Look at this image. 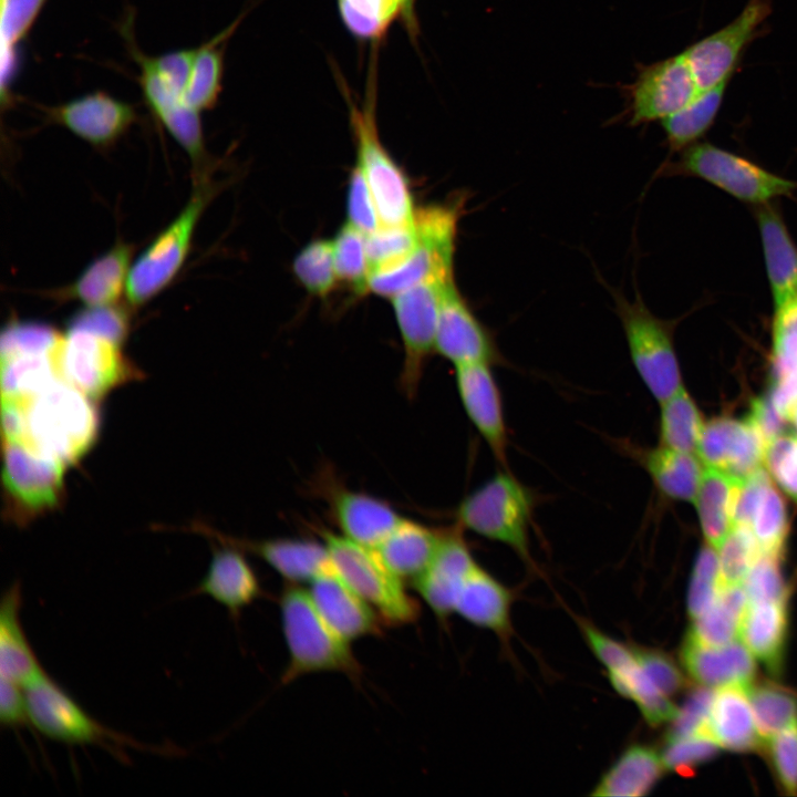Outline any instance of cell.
Segmentation results:
<instances>
[{"label":"cell","mask_w":797,"mask_h":797,"mask_svg":"<svg viewBox=\"0 0 797 797\" xmlns=\"http://www.w3.org/2000/svg\"><path fill=\"white\" fill-rule=\"evenodd\" d=\"M21 401L24 435L20 442L66 466L76 464L95 444L100 416L94 400L64 380Z\"/></svg>","instance_id":"1"},{"label":"cell","mask_w":797,"mask_h":797,"mask_svg":"<svg viewBox=\"0 0 797 797\" xmlns=\"http://www.w3.org/2000/svg\"><path fill=\"white\" fill-rule=\"evenodd\" d=\"M536 504L532 490L510 469L500 468L460 501L456 526L507 546L534 569L530 530Z\"/></svg>","instance_id":"2"},{"label":"cell","mask_w":797,"mask_h":797,"mask_svg":"<svg viewBox=\"0 0 797 797\" xmlns=\"http://www.w3.org/2000/svg\"><path fill=\"white\" fill-rule=\"evenodd\" d=\"M279 607L289 655L282 683L320 672H339L351 679L360 675L350 642L323 619L308 589L290 583L280 596Z\"/></svg>","instance_id":"3"},{"label":"cell","mask_w":797,"mask_h":797,"mask_svg":"<svg viewBox=\"0 0 797 797\" xmlns=\"http://www.w3.org/2000/svg\"><path fill=\"white\" fill-rule=\"evenodd\" d=\"M375 80V69L372 66L366 97L361 104L352 99L345 82L341 81L355 142V164L362 169L369 183L381 226L408 225L414 222L416 208L405 173L391 156L379 135Z\"/></svg>","instance_id":"4"},{"label":"cell","mask_w":797,"mask_h":797,"mask_svg":"<svg viewBox=\"0 0 797 797\" xmlns=\"http://www.w3.org/2000/svg\"><path fill=\"white\" fill-rule=\"evenodd\" d=\"M194 180L193 193L179 214L133 260L125 290L131 307L148 303L173 282L183 268L195 229L216 193L208 174Z\"/></svg>","instance_id":"5"},{"label":"cell","mask_w":797,"mask_h":797,"mask_svg":"<svg viewBox=\"0 0 797 797\" xmlns=\"http://www.w3.org/2000/svg\"><path fill=\"white\" fill-rule=\"evenodd\" d=\"M462 203L436 204L416 209L417 244L397 265L373 272L369 291L393 298L433 277L454 273L455 241Z\"/></svg>","instance_id":"6"},{"label":"cell","mask_w":797,"mask_h":797,"mask_svg":"<svg viewBox=\"0 0 797 797\" xmlns=\"http://www.w3.org/2000/svg\"><path fill=\"white\" fill-rule=\"evenodd\" d=\"M320 535L332 569L375 610L383 623L404 625L417 619V601L374 548L328 530H320Z\"/></svg>","instance_id":"7"},{"label":"cell","mask_w":797,"mask_h":797,"mask_svg":"<svg viewBox=\"0 0 797 797\" xmlns=\"http://www.w3.org/2000/svg\"><path fill=\"white\" fill-rule=\"evenodd\" d=\"M611 292L631 362L645 387L661 403L682 386L672 324L653 314L639 294L629 300L621 292L613 289Z\"/></svg>","instance_id":"8"},{"label":"cell","mask_w":797,"mask_h":797,"mask_svg":"<svg viewBox=\"0 0 797 797\" xmlns=\"http://www.w3.org/2000/svg\"><path fill=\"white\" fill-rule=\"evenodd\" d=\"M123 344L90 329L68 324L56 346L61 377L94 401L142 377Z\"/></svg>","instance_id":"9"},{"label":"cell","mask_w":797,"mask_h":797,"mask_svg":"<svg viewBox=\"0 0 797 797\" xmlns=\"http://www.w3.org/2000/svg\"><path fill=\"white\" fill-rule=\"evenodd\" d=\"M2 441V485L9 519L27 524L61 505L66 465L23 442Z\"/></svg>","instance_id":"10"},{"label":"cell","mask_w":797,"mask_h":797,"mask_svg":"<svg viewBox=\"0 0 797 797\" xmlns=\"http://www.w3.org/2000/svg\"><path fill=\"white\" fill-rule=\"evenodd\" d=\"M132 20V15H127L118 28L128 54L138 68L136 82L139 85L144 103L152 116L187 154L194 168V178L206 175L208 174V159L200 113L184 102L182 90L172 86L156 73L147 54L135 42Z\"/></svg>","instance_id":"11"},{"label":"cell","mask_w":797,"mask_h":797,"mask_svg":"<svg viewBox=\"0 0 797 797\" xmlns=\"http://www.w3.org/2000/svg\"><path fill=\"white\" fill-rule=\"evenodd\" d=\"M453 279L454 273L433 277L391 298L403 343L398 383L407 398L415 397L425 364L435 351L441 301Z\"/></svg>","instance_id":"12"},{"label":"cell","mask_w":797,"mask_h":797,"mask_svg":"<svg viewBox=\"0 0 797 797\" xmlns=\"http://www.w3.org/2000/svg\"><path fill=\"white\" fill-rule=\"evenodd\" d=\"M679 168L706 180L738 200L765 205L790 195L797 183L708 143H694L683 149Z\"/></svg>","instance_id":"13"},{"label":"cell","mask_w":797,"mask_h":797,"mask_svg":"<svg viewBox=\"0 0 797 797\" xmlns=\"http://www.w3.org/2000/svg\"><path fill=\"white\" fill-rule=\"evenodd\" d=\"M29 722L45 737L69 745H125L126 738L87 714L46 673L24 686Z\"/></svg>","instance_id":"14"},{"label":"cell","mask_w":797,"mask_h":797,"mask_svg":"<svg viewBox=\"0 0 797 797\" xmlns=\"http://www.w3.org/2000/svg\"><path fill=\"white\" fill-rule=\"evenodd\" d=\"M770 12V0H749L732 22L683 51L700 91L731 79Z\"/></svg>","instance_id":"15"},{"label":"cell","mask_w":797,"mask_h":797,"mask_svg":"<svg viewBox=\"0 0 797 797\" xmlns=\"http://www.w3.org/2000/svg\"><path fill=\"white\" fill-rule=\"evenodd\" d=\"M39 108L46 122L64 127L97 149L114 146L138 118L134 105L100 90Z\"/></svg>","instance_id":"16"},{"label":"cell","mask_w":797,"mask_h":797,"mask_svg":"<svg viewBox=\"0 0 797 797\" xmlns=\"http://www.w3.org/2000/svg\"><path fill=\"white\" fill-rule=\"evenodd\" d=\"M700 92L683 52L643 66L629 86V123L641 125L663 121Z\"/></svg>","instance_id":"17"},{"label":"cell","mask_w":797,"mask_h":797,"mask_svg":"<svg viewBox=\"0 0 797 797\" xmlns=\"http://www.w3.org/2000/svg\"><path fill=\"white\" fill-rule=\"evenodd\" d=\"M435 352L455 366L504 362L486 327L474 314L457 289L455 279L445 287L436 329Z\"/></svg>","instance_id":"18"},{"label":"cell","mask_w":797,"mask_h":797,"mask_svg":"<svg viewBox=\"0 0 797 797\" xmlns=\"http://www.w3.org/2000/svg\"><path fill=\"white\" fill-rule=\"evenodd\" d=\"M455 369L457 393L468 420L498 465L509 469L508 428L500 389L491 365L469 363Z\"/></svg>","instance_id":"19"},{"label":"cell","mask_w":797,"mask_h":797,"mask_svg":"<svg viewBox=\"0 0 797 797\" xmlns=\"http://www.w3.org/2000/svg\"><path fill=\"white\" fill-rule=\"evenodd\" d=\"M766 442L746 418L718 416L704 424L696 452L706 467L744 479L760 468Z\"/></svg>","instance_id":"20"},{"label":"cell","mask_w":797,"mask_h":797,"mask_svg":"<svg viewBox=\"0 0 797 797\" xmlns=\"http://www.w3.org/2000/svg\"><path fill=\"white\" fill-rule=\"evenodd\" d=\"M463 531L456 525L451 530L443 531L429 566L412 582L418 596L441 619L454 613L460 589L477 563Z\"/></svg>","instance_id":"21"},{"label":"cell","mask_w":797,"mask_h":797,"mask_svg":"<svg viewBox=\"0 0 797 797\" xmlns=\"http://www.w3.org/2000/svg\"><path fill=\"white\" fill-rule=\"evenodd\" d=\"M190 529L257 556L284 580L293 584L310 582L330 567L328 550L322 540L321 542L286 538L244 540L225 536L199 522L193 524Z\"/></svg>","instance_id":"22"},{"label":"cell","mask_w":797,"mask_h":797,"mask_svg":"<svg viewBox=\"0 0 797 797\" xmlns=\"http://www.w3.org/2000/svg\"><path fill=\"white\" fill-rule=\"evenodd\" d=\"M308 592L323 619L348 642L380 633L379 614L331 565L309 582Z\"/></svg>","instance_id":"23"},{"label":"cell","mask_w":797,"mask_h":797,"mask_svg":"<svg viewBox=\"0 0 797 797\" xmlns=\"http://www.w3.org/2000/svg\"><path fill=\"white\" fill-rule=\"evenodd\" d=\"M613 445L640 464L664 496L695 501L703 473L693 453L680 452L662 444L645 448L628 438L613 441Z\"/></svg>","instance_id":"24"},{"label":"cell","mask_w":797,"mask_h":797,"mask_svg":"<svg viewBox=\"0 0 797 797\" xmlns=\"http://www.w3.org/2000/svg\"><path fill=\"white\" fill-rule=\"evenodd\" d=\"M215 548L208 569L195 589L237 618L261 594L259 579L242 550L226 544Z\"/></svg>","instance_id":"25"},{"label":"cell","mask_w":797,"mask_h":797,"mask_svg":"<svg viewBox=\"0 0 797 797\" xmlns=\"http://www.w3.org/2000/svg\"><path fill=\"white\" fill-rule=\"evenodd\" d=\"M133 262V247L117 242L95 258L70 284L56 291L60 300L81 303L86 309L116 306L125 294Z\"/></svg>","instance_id":"26"},{"label":"cell","mask_w":797,"mask_h":797,"mask_svg":"<svg viewBox=\"0 0 797 797\" xmlns=\"http://www.w3.org/2000/svg\"><path fill=\"white\" fill-rule=\"evenodd\" d=\"M680 655L685 672L701 686H748L755 674L754 656L742 641L713 646L686 634Z\"/></svg>","instance_id":"27"},{"label":"cell","mask_w":797,"mask_h":797,"mask_svg":"<svg viewBox=\"0 0 797 797\" xmlns=\"http://www.w3.org/2000/svg\"><path fill=\"white\" fill-rule=\"evenodd\" d=\"M331 508L340 534L370 548H376L403 518L385 501L344 488L333 491Z\"/></svg>","instance_id":"28"},{"label":"cell","mask_w":797,"mask_h":797,"mask_svg":"<svg viewBox=\"0 0 797 797\" xmlns=\"http://www.w3.org/2000/svg\"><path fill=\"white\" fill-rule=\"evenodd\" d=\"M757 224L776 311L797 296V247L780 214L768 204L759 206Z\"/></svg>","instance_id":"29"},{"label":"cell","mask_w":797,"mask_h":797,"mask_svg":"<svg viewBox=\"0 0 797 797\" xmlns=\"http://www.w3.org/2000/svg\"><path fill=\"white\" fill-rule=\"evenodd\" d=\"M748 686L725 685L713 694L706 733L721 748L751 752L762 745Z\"/></svg>","instance_id":"30"},{"label":"cell","mask_w":797,"mask_h":797,"mask_svg":"<svg viewBox=\"0 0 797 797\" xmlns=\"http://www.w3.org/2000/svg\"><path fill=\"white\" fill-rule=\"evenodd\" d=\"M511 603L510 590L476 563L460 589L454 613L507 639L511 632Z\"/></svg>","instance_id":"31"},{"label":"cell","mask_w":797,"mask_h":797,"mask_svg":"<svg viewBox=\"0 0 797 797\" xmlns=\"http://www.w3.org/2000/svg\"><path fill=\"white\" fill-rule=\"evenodd\" d=\"M788 598L748 602L738 636L753 656L774 675L782 672L788 633Z\"/></svg>","instance_id":"32"},{"label":"cell","mask_w":797,"mask_h":797,"mask_svg":"<svg viewBox=\"0 0 797 797\" xmlns=\"http://www.w3.org/2000/svg\"><path fill=\"white\" fill-rule=\"evenodd\" d=\"M21 587L13 583L0 603V676L27 686L45 674L20 620Z\"/></svg>","instance_id":"33"},{"label":"cell","mask_w":797,"mask_h":797,"mask_svg":"<svg viewBox=\"0 0 797 797\" xmlns=\"http://www.w3.org/2000/svg\"><path fill=\"white\" fill-rule=\"evenodd\" d=\"M443 532L402 518L374 548L385 566L403 581H415L429 566Z\"/></svg>","instance_id":"34"},{"label":"cell","mask_w":797,"mask_h":797,"mask_svg":"<svg viewBox=\"0 0 797 797\" xmlns=\"http://www.w3.org/2000/svg\"><path fill=\"white\" fill-rule=\"evenodd\" d=\"M416 0H337L341 21L358 40L377 43L395 22L416 37Z\"/></svg>","instance_id":"35"},{"label":"cell","mask_w":797,"mask_h":797,"mask_svg":"<svg viewBox=\"0 0 797 797\" xmlns=\"http://www.w3.org/2000/svg\"><path fill=\"white\" fill-rule=\"evenodd\" d=\"M666 767L662 755L644 744L629 746L602 775L591 795L638 797L649 794Z\"/></svg>","instance_id":"36"},{"label":"cell","mask_w":797,"mask_h":797,"mask_svg":"<svg viewBox=\"0 0 797 797\" xmlns=\"http://www.w3.org/2000/svg\"><path fill=\"white\" fill-rule=\"evenodd\" d=\"M48 0H0V101L2 111L15 100L12 85L19 71V48L27 40Z\"/></svg>","instance_id":"37"},{"label":"cell","mask_w":797,"mask_h":797,"mask_svg":"<svg viewBox=\"0 0 797 797\" xmlns=\"http://www.w3.org/2000/svg\"><path fill=\"white\" fill-rule=\"evenodd\" d=\"M241 20L242 17L237 18L221 32L197 46L183 100L199 113L211 110L219 100L226 45Z\"/></svg>","instance_id":"38"},{"label":"cell","mask_w":797,"mask_h":797,"mask_svg":"<svg viewBox=\"0 0 797 797\" xmlns=\"http://www.w3.org/2000/svg\"><path fill=\"white\" fill-rule=\"evenodd\" d=\"M58 343L50 350L1 355L2 398L24 400L63 380L56 359Z\"/></svg>","instance_id":"39"},{"label":"cell","mask_w":797,"mask_h":797,"mask_svg":"<svg viewBox=\"0 0 797 797\" xmlns=\"http://www.w3.org/2000/svg\"><path fill=\"white\" fill-rule=\"evenodd\" d=\"M739 480L712 467L703 472L695 503L705 539L716 550L734 527L733 504Z\"/></svg>","instance_id":"40"},{"label":"cell","mask_w":797,"mask_h":797,"mask_svg":"<svg viewBox=\"0 0 797 797\" xmlns=\"http://www.w3.org/2000/svg\"><path fill=\"white\" fill-rule=\"evenodd\" d=\"M747 605L748 597L743 584L721 587L713 607L692 620L687 635L706 645L728 644L738 636Z\"/></svg>","instance_id":"41"},{"label":"cell","mask_w":797,"mask_h":797,"mask_svg":"<svg viewBox=\"0 0 797 797\" xmlns=\"http://www.w3.org/2000/svg\"><path fill=\"white\" fill-rule=\"evenodd\" d=\"M729 80L701 91L689 104L661 121L672 149H684L697 141L713 125L721 108Z\"/></svg>","instance_id":"42"},{"label":"cell","mask_w":797,"mask_h":797,"mask_svg":"<svg viewBox=\"0 0 797 797\" xmlns=\"http://www.w3.org/2000/svg\"><path fill=\"white\" fill-rule=\"evenodd\" d=\"M660 404L661 444L680 452H696L704 424L695 403L684 387L681 386Z\"/></svg>","instance_id":"43"},{"label":"cell","mask_w":797,"mask_h":797,"mask_svg":"<svg viewBox=\"0 0 797 797\" xmlns=\"http://www.w3.org/2000/svg\"><path fill=\"white\" fill-rule=\"evenodd\" d=\"M332 249L339 281L346 283L355 293L368 292L371 270L366 235L346 221L335 234Z\"/></svg>","instance_id":"44"},{"label":"cell","mask_w":797,"mask_h":797,"mask_svg":"<svg viewBox=\"0 0 797 797\" xmlns=\"http://www.w3.org/2000/svg\"><path fill=\"white\" fill-rule=\"evenodd\" d=\"M749 528L762 552L782 558L788 537V514L784 498L770 482L755 507Z\"/></svg>","instance_id":"45"},{"label":"cell","mask_w":797,"mask_h":797,"mask_svg":"<svg viewBox=\"0 0 797 797\" xmlns=\"http://www.w3.org/2000/svg\"><path fill=\"white\" fill-rule=\"evenodd\" d=\"M292 270L304 290L318 298L328 297L337 287L332 240L313 239L296 255Z\"/></svg>","instance_id":"46"},{"label":"cell","mask_w":797,"mask_h":797,"mask_svg":"<svg viewBox=\"0 0 797 797\" xmlns=\"http://www.w3.org/2000/svg\"><path fill=\"white\" fill-rule=\"evenodd\" d=\"M747 692L762 743L797 722V700L788 692L770 684Z\"/></svg>","instance_id":"47"},{"label":"cell","mask_w":797,"mask_h":797,"mask_svg":"<svg viewBox=\"0 0 797 797\" xmlns=\"http://www.w3.org/2000/svg\"><path fill=\"white\" fill-rule=\"evenodd\" d=\"M760 552L751 528L747 526H734L717 549L720 587L743 584Z\"/></svg>","instance_id":"48"},{"label":"cell","mask_w":797,"mask_h":797,"mask_svg":"<svg viewBox=\"0 0 797 797\" xmlns=\"http://www.w3.org/2000/svg\"><path fill=\"white\" fill-rule=\"evenodd\" d=\"M416 244L415 221L408 225L381 226L377 230L366 235L371 273L397 265L414 250Z\"/></svg>","instance_id":"49"},{"label":"cell","mask_w":797,"mask_h":797,"mask_svg":"<svg viewBox=\"0 0 797 797\" xmlns=\"http://www.w3.org/2000/svg\"><path fill=\"white\" fill-rule=\"evenodd\" d=\"M764 463L777 485L797 503V436L784 433L767 442Z\"/></svg>","instance_id":"50"},{"label":"cell","mask_w":797,"mask_h":797,"mask_svg":"<svg viewBox=\"0 0 797 797\" xmlns=\"http://www.w3.org/2000/svg\"><path fill=\"white\" fill-rule=\"evenodd\" d=\"M54 328L34 321H10L1 332V355L52 349L61 337Z\"/></svg>","instance_id":"51"},{"label":"cell","mask_w":797,"mask_h":797,"mask_svg":"<svg viewBox=\"0 0 797 797\" xmlns=\"http://www.w3.org/2000/svg\"><path fill=\"white\" fill-rule=\"evenodd\" d=\"M779 559V557L760 552L743 582L748 602L775 601L788 598V590L780 572Z\"/></svg>","instance_id":"52"},{"label":"cell","mask_w":797,"mask_h":797,"mask_svg":"<svg viewBox=\"0 0 797 797\" xmlns=\"http://www.w3.org/2000/svg\"><path fill=\"white\" fill-rule=\"evenodd\" d=\"M720 746L707 735L698 734L685 738L665 741L661 753L666 770L690 773L712 759Z\"/></svg>","instance_id":"53"},{"label":"cell","mask_w":797,"mask_h":797,"mask_svg":"<svg viewBox=\"0 0 797 797\" xmlns=\"http://www.w3.org/2000/svg\"><path fill=\"white\" fill-rule=\"evenodd\" d=\"M766 744L782 789L788 795H797V722L775 734Z\"/></svg>","instance_id":"54"},{"label":"cell","mask_w":797,"mask_h":797,"mask_svg":"<svg viewBox=\"0 0 797 797\" xmlns=\"http://www.w3.org/2000/svg\"><path fill=\"white\" fill-rule=\"evenodd\" d=\"M348 220L365 235L372 234L381 227V219L369 183L355 164L348 186L346 195Z\"/></svg>","instance_id":"55"},{"label":"cell","mask_w":797,"mask_h":797,"mask_svg":"<svg viewBox=\"0 0 797 797\" xmlns=\"http://www.w3.org/2000/svg\"><path fill=\"white\" fill-rule=\"evenodd\" d=\"M713 694L714 693L705 686H701L691 692L671 722V727L665 741L685 738L698 734L707 735L706 725Z\"/></svg>","instance_id":"56"},{"label":"cell","mask_w":797,"mask_h":797,"mask_svg":"<svg viewBox=\"0 0 797 797\" xmlns=\"http://www.w3.org/2000/svg\"><path fill=\"white\" fill-rule=\"evenodd\" d=\"M632 648L642 672L663 694L672 697L684 687L682 671L669 655L653 649Z\"/></svg>","instance_id":"57"},{"label":"cell","mask_w":797,"mask_h":797,"mask_svg":"<svg viewBox=\"0 0 797 797\" xmlns=\"http://www.w3.org/2000/svg\"><path fill=\"white\" fill-rule=\"evenodd\" d=\"M0 723L9 728L30 723L23 686L3 676L0 677Z\"/></svg>","instance_id":"58"},{"label":"cell","mask_w":797,"mask_h":797,"mask_svg":"<svg viewBox=\"0 0 797 797\" xmlns=\"http://www.w3.org/2000/svg\"><path fill=\"white\" fill-rule=\"evenodd\" d=\"M747 420L759 432L766 443L784 434L788 421L777 410L769 395L753 400Z\"/></svg>","instance_id":"59"},{"label":"cell","mask_w":797,"mask_h":797,"mask_svg":"<svg viewBox=\"0 0 797 797\" xmlns=\"http://www.w3.org/2000/svg\"><path fill=\"white\" fill-rule=\"evenodd\" d=\"M718 592V579L692 573L687 596V607L691 619H697L708 611L715 603Z\"/></svg>","instance_id":"60"},{"label":"cell","mask_w":797,"mask_h":797,"mask_svg":"<svg viewBox=\"0 0 797 797\" xmlns=\"http://www.w3.org/2000/svg\"><path fill=\"white\" fill-rule=\"evenodd\" d=\"M790 421H793V423L797 429V408L794 411Z\"/></svg>","instance_id":"61"}]
</instances>
